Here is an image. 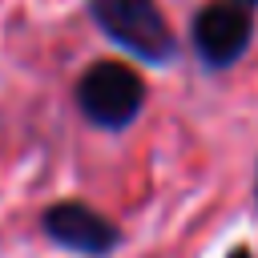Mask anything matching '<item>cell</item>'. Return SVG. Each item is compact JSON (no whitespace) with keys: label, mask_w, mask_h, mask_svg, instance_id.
Here are the masks:
<instances>
[{"label":"cell","mask_w":258,"mask_h":258,"mask_svg":"<svg viewBox=\"0 0 258 258\" xmlns=\"http://www.w3.org/2000/svg\"><path fill=\"white\" fill-rule=\"evenodd\" d=\"M145 97H149L145 77L129 60H117V56L89 60L73 85L77 113L101 133H125L129 125H137Z\"/></svg>","instance_id":"6da1fadb"},{"label":"cell","mask_w":258,"mask_h":258,"mask_svg":"<svg viewBox=\"0 0 258 258\" xmlns=\"http://www.w3.org/2000/svg\"><path fill=\"white\" fill-rule=\"evenodd\" d=\"M93 28L141 64H173L181 44L157 0H85Z\"/></svg>","instance_id":"7a4b0ae2"},{"label":"cell","mask_w":258,"mask_h":258,"mask_svg":"<svg viewBox=\"0 0 258 258\" xmlns=\"http://www.w3.org/2000/svg\"><path fill=\"white\" fill-rule=\"evenodd\" d=\"M189 44L206 73L234 69L254 44V8L234 0H206L189 20Z\"/></svg>","instance_id":"3957f363"},{"label":"cell","mask_w":258,"mask_h":258,"mask_svg":"<svg viewBox=\"0 0 258 258\" xmlns=\"http://www.w3.org/2000/svg\"><path fill=\"white\" fill-rule=\"evenodd\" d=\"M40 234L77 258H113L125 246L121 226L81 198H60L40 210Z\"/></svg>","instance_id":"277c9868"},{"label":"cell","mask_w":258,"mask_h":258,"mask_svg":"<svg viewBox=\"0 0 258 258\" xmlns=\"http://www.w3.org/2000/svg\"><path fill=\"white\" fill-rule=\"evenodd\" d=\"M226 258H258V254H254L250 246H230V250H226Z\"/></svg>","instance_id":"5b68a950"},{"label":"cell","mask_w":258,"mask_h":258,"mask_svg":"<svg viewBox=\"0 0 258 258\" xmlns=\"http://www.w3.org/2000/svg\"><path fill=\"white\" fill-rule=\"evenodd\" d=\"M254 206H258V161H254Z\"/></svg>","instance_id":"8992f818"},{"label":"cell","mask_w":258,"mask_h":258,"mask_svg":"<svg viewBox=\"0 0 258 258\" xmlns=\"http://www.w3.org/2000/svg\"><path fill=\"white\" fill-rule=\"evenodd\" d=\"M234 4H246V8H258V0H234Z\"/></svg>","instance_id":"52a82bcc"}]
</instances>
